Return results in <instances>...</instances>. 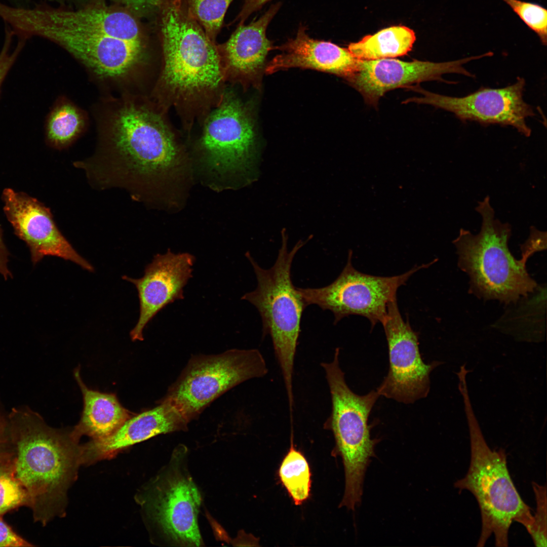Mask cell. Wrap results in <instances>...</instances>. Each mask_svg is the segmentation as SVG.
<instances>
[{
  "label": "cell",
  "mask_w": 547,
  "mask_h": 547,
  "mask_svg": "<svg viewBox=\"0 0 547 547\" xmlns=\"http://www.w3.org/2000/svg\"><path fill=\"white\" fill-rule=\"evenodd\" d=\"M524 23L538 36L543 46L547 44V10L539 4L521 0H502Z\"/></svg>",
  "instance_id": "cell-28"
},
{
  "label": "cell",
  "mask_w": 547,
  "mask_h": 547,
  "mask_svg": "<svg viewBox=\"0 0 547 547\" xmlns=\"http://www.w3.org/2000/svg\"><path fill=\"white\" fill-rule=\"evenodd\" d=\"M111 152L101 160L80 162L94 185L117 186L132 193L140 184L165 174L178 164L173 135L157 113L141 105L121 108L114 119Z\"/></svg>",
  "instance_id": "cell-2"
},
{
  "label": "cell",
  "mask_w": 547,
  "mask_h": 547,
  "mask_svg": "<svg viewBox=\"0 0 547 547\" xmlns=\"http://www.w3.org/2000/svg\"><path fill=\"white\" fill-rule=\"evenodd\" d=\"M525 81L518 77L512 85L501 88H481L462 97L441 95L417 86L408 88L420 93L419 97L409 98L413 102L429 104L453 113L463 122L511 126L526 137L531 134L527 119L535 115L532 106L524 99Z\"/></svg>",
  "instance_id": "cell-13"
},
{
  "label": "cell",
  "mask_w": 547,
  "mask_h": 547,
  "mask_svg": "<svg viewBox=\"0 0 547 547\" xmlns=\"http://www.w3.org/2000/svg\"><path fill=\"white\" fill-rule=\"evenodd\" d=\"M536 503V512L533 521L526 530L530 535L534 545L546 547V487L532 483Z\"/></svg>",
  "instance_id": "cell-29"
},
{
  "label": "cell",
  "mask_w": 547,
  "mask_h": 547,
  "mask_svg": "<svg viewBox=\"0 0 547 547\" xmlns=\"http://www.w3.org/2000/svg\"><path fill=\"white\" fill-rule=\"evenodd\" d=\"M267 373L265 360L257 349H232L218 355L194 356L163 399L189 422L226 391Z\"/></svg>",
  "instance_id": "cell-9"
},
{
  "label": "cell",
  "mask_w": 547,
  "mask_h": 547,
  "mask_svg": "<svg viewBox=\"0 0 547 547\" xmlns=\"http://www.w3.org/2000/svg\"><path fill=\"white\" fill-rule=\"evenodd\" d=\"M4 211L15 235L29 248L35 265L45 256H52L74 262L93 271L94 267L72 247L60 231L50 209L36 199L10 188L2 194Z\"/></svg>",
  "instance_id": "cell-16"
},
{
  "label": "cell",
  "mask_w": 547,
  "mask_h": 547,
  "mask_svg": "<svg viewBox=\"0 0 547 547\" xmlns=\"http://www.w3.org/2000/svg\"><path fill=\"white\" fill-rule=\"evenodd\" d=\"M163 84L174 96L187 97L216 90L223 78L217 49L203 29L178 6L162 19Z\"/></svg>",
  "instance_id": "cell-8"
},
{
  "label": "cell",
  "mask_w": 547,
  "mask_h": 547,
  "mask_svg": "<svg viewBox=\"0 0 547 547\" xmlns=\"http://www.w3.org/2000/svg\"><path fill=\"white\" fill-rule=\"evenodd\" d=\"M270 0H245L244 6L239 15L242 22L254 12L260 9Z\"/></svg>",
  "instance_id": "cell-33"
},
{
  "label": "cell",
  "mask_w": 547,
  "mask_h": 547,
  "mask_svg": "<svg viewBox=\"0 0 547 547\" xmlns=\"http://www.w3.org/2000/svg\"><path fill=\"white\" fill-rule=\"evenodd\" d=\"M280 6L279 3L273 5L258 20L241 25L224 45L228 71L244 85L257 89L261 86L266 57L273 49L266 31Z\"/></svg>",
  "instance_id": "cell-21"
},
{
  "label": "cell",
  "mask_w": 547,
  "mask_h": 547,
  "mask_svg": "<svg viewBox=\"0 0 547 547\" xmlns=\"http://www.w3.org/2000/svg\"><path fill=\"white\" fill-rule=\"evenodd\" d=\"M2 19L20 38L43 37L52 31L99 34L126 41L142 43L135 19L124 11L92 7L76 11L38 6L22 8L6 6Z\"/></svg>",
  "instance_id": "cell-11"
},
{
  "label": "cell",
  "mask_w": 547,
  "mask_h": 547,
  "mask_svg": "<svg viewBox=\"0 0 547 547\" xmlns=\"http://www.w3.org/2000/svg\"><path fill=\"white\" fill-rule=\"evenodd\" d=\"M278 476L295 505H300L309 497L311 473L309 463L295 447L291 433L290 448L280 464Z\"/></svg>",
  "instance_id": "cell-24"
},
{
  "label": "cell",
  "mask_w": 547,
  "mask_h": 547,
  "mask_svg": "<svg viewBox=\"0 0 547 547\" xmlns=\"http://www.w3.org/2000/svg\"><path fill=\"white\" fill-rule=\"evenodd\" d=\"M339 353L337 348L333 361L321 364L332 403L331 413L324 427L333 434L335 445L332 453L341 457L344 467V492L339 506L354 511L361 501L366 471L375 456L378 441L371 438L368 418L380 395L376 389L359 396L349 388L339 365Z\"/></svg>",
  "instance_id": "cell-6"
},
{
  "label": "cell",
  "mask_w": 547,
  "mask_h": 547,
  "mask_svg": "<svg viewBox=\"0 0 547 547\" xmlns=\"http://www.w3.org/2000/svg\"><path fill=\"white\" fill-rule=\"evenodd\" d=\"M9 252L4 242L3 230L0 227V274L6 280L12 278V275L8 267Z\"/></svg>",
  "instance_id": "cell-32"
},
{
  "label": "cell",
  "mask_w": 547,
  "mask_h": 547,
  "mask_svg": "<svg viewBox=\"0 0 547 547\" xmlns=\"http://www.w3.org/2000/svg\"><path fill=\"white\" fill-rule=\"evenodd\" d=\"M351 258L350 251L343 269L330 285L317 288L297 287L306 306L316 304L323 310L332 311L334 324L352 315L368 319L372 328L377 323H382L389 303L397 298L398 288L414 273L430 265L416 266L398 276L380 277L357 270L352 264Z\"/></svg>",
  "instance_id": "cell-10"
},
{
  "label": "cell",
  "mask_w": 547,
  "mask_h": 547,
  "mask_svg": "<svg viewBox=\"0 0 547 547\" xmlns=\"http://www.w3.org/2000/svg\"><path fill=\"white\" fill-rule=\"evenodd\" d=\"M74 375L84 400L81 419L72 429L77 439L83 435L92 440L108 437L134 414L120 404L115 394L89 388L81 377L79 368L75 369Z\"/></svg>",
  "instance_id": "cell-22"
},
{
  "label": "cell",
  "mask_w": 547,
  "mask_h": 547,
  "mask_svg": "<svg viewBox=\"0 0 547 547\" xmlns=\"http://www.w3.org/2000/svg\"><path fill=\"white\" fill-rule=\"evenodd\" d=\"M490 56L491 53L488 52L442 62H406L393 58L359 60L356 71L347 81L360 93L368 104L376 106L379 98L386 92L396 88H407L414 83L431 81L456 83L443 79L442 76L446 74L475 77L464 64Z\"/></svg>",
  "instance_id": "cell-15"
},
{
  "label": "cell",
  "mask_w": 547,
  "mask_h": 547,
  "mask_svg": "<svg viewBox=\"0 0 547 547\" xmlns=\"http://www.w3.org/2000/svg\"><path fill=\"white\" fill-rule=\"evenodd\" d=\"M207 164L219 173L248 169L254 159L256 135L251 115L229 96L209 117L201 141Z\"/></svg>",
  "instance_id": "cell-14"
},
{
  "label": "cell",
  "mask_w": 547,
  "mask_h": 547,
  "mask_svg": "<svg viewBox=\"0 0 547 547\" xmlns=\"http://www.w3.org/2000/svg\"><path fill=\"white\" fill-rule=\"evenodd\" d=\"M187 452L176 448L136 498L156 536L168 545H204L198 521L202 498L186 466Z\"/></svg>",
  "instance_id": "cell-7"
},
{
  "label": "cell",
  "mask_w": 547,
  "mask_h": 547,
  "mask_svg": "<svg viewBox=\"0 0 547 547\" xmlns=\"http://www.w3.org/2000/svg\"><path fill=\"white\" fill-rule=\"evenodd\" d=\"M482 218L480 232L473 235L461 228L454 240L458 266L469 276L472 291L485 299L498 300L506 304L516 302L537 287L526 267L528 258L536 249L525 243L522 258L517 260L509 249L512 228L495 217L489 196L475 208Z\"/></svg>",
  "instance_id": "cell-3"
},
{
  "label": "cell",
  "mask_w": 547,
  "mask_h": 547,
  "mask_svg": "<svg viewBox=\"0 0 547 547\" xmlns=\"http://www.w3.org/2000/svg\"><path fill=\"white\" fill-rule=\"evenodd\" d=\"M127 4L136 8H144L155 5L159 0H123Z\"/></svg>",
  "instance_id": "cell-34"
},
{
  "label": "cell",
  "mask_w": 547,
  "mask_h": 547,
  "mask_svg": "<svg viewBox=\"0 0 547 547\" xmlns=\"http://www.w3.org/2000/svg\"><path fill=\"white\" fill-rule=\"evenodd\" d=\"M32 545L16 534L0 517V546H31Z\"/></svg>",
  "instance_id": "cell-31"
},
{
  "label": "cell",
  "mask_w": 547,
  "mask_h": 547,
  "mask_svg": "<svg viewBox=\"0 0 547 547\" xmlns=\"http://www.w3.org/2000/svg\"><path fill=\"white\" fill-rule=\"evenodd\" d=\"M277 49L281 53L266 65L267 74L300 68L330 73L347 81L356 71L359 61L347 49L311 38L303 26L294 38Z\"/></svg>",
  "instance_id": "cell-20"
},
{
  "label": "cell",
  "mask_w": 547,
  "mask_h": 547,
  "mask_svg": "<svg viewBox=\"0 0 547 547\" xmlns=\"http://www.w3.org/2000/svg\"><path fill=\"white\" fill-rule=\"evenodd\" d=\"M287 236L283 231L282 243L277 260L268 269L262 268L249 252L246 256L255 274V290L242 299L254 305L262 323L263 336L271 338L276 357L281 369L288 403H294L293 374L294 358L300 333L302 312L306 307L293 284L291 269L294 257L304 242L299 241L289 251Z\"/></svg>",
  "instance_id": "cell-5"
},
{
  "label": "cell",
  "mask_w": 547,
  "mask_h": 547,
  "mask_svg": "<svg viewBox=\"0 0 547 547\" xmlns=\"http://www.w3.org/2000/svg\"><path fill=\"white\" fill-rule=\"evenodd\" d=\"M233 0H189L190 10L212 40L219 31L226 10Z\"/></svg>",
  "instance_id": "cell-27"
},
{
  "label": "cell",
  "mask_w": 547,
  "mask_h": 547,
  "mask_svg": "<svg viewBox=\"0 0 547 547\" xmlns=\"http://www.w3.org/2000/svg\"><path fill=\"white\" fill-rule=\"evenodd\" d=\"M189 422L172 404L163 399L155 407L134 414L108 437L83 445V461L111 458L125 448L162 434L186 431Z\"/></svg>",
  "instance_id": "cell-19"
},
{
  "label": "cell",
  "mask_w": 547,
  "mask_h": 547,
  "mask_svg": "<svg viewBox=\"0 0 547 547\" xmlns=\"http://www.w3.org/2000/svg\"><path fill=\"white\" fill-rule=\"evenodd\" d=\"M13 35L12 31H10L8 29L7 30L5 42L0 53V93L2 84L6 75L25 44V40L20 39L16 48L13 52L10 54V47Z\"/></svg>",
  "instance_id": "cell-30"
},
{
  "label": "cell",
  "mask_w": 547,
  "mask_h": 547,
  "mask_svg": "<svg viewBox=\"0 0 547 547\" xmlns=\"http://www.w3.org/2000/svg\"><path fill=\"white\" fill-rule=\"evenodd\" d=\"M194 261L188 253L168 250L154 256L141 278L122 277L135 286L139 299V317L130 332L133 341L143 340V330L153 317L168 304L184 298L183 288L192 277Z\"/></svg>",
  "instance_id": "cell-17"
},
{
  "label": "cell",
  "mask_w": 547,
  "mask_h": 547,
  "mask_svg": "<svg viewBox=\"0 0 547 547\" xmlns=\"http://www.w3.org/2000/svg\"><path fill=\"white\" fill-rule=\"evenodd\" d=\"M461 395L470 432L471 461L465 476L454 486L470 491L478 503L482 526L477 546H484L493 534L496 546H507L512 522H518L527 529L533 521V515L512 481L505 450H492L489 447L474 412L468 392L463 390Z\"/></svg>",
  "instance_id": "cell-4"
},
{
  "label": "cell",
  "mask_w": 547,
  "mask_h": 547,
  "mask_svg": "<svg viewBox=\"0 0 547 547\" xmlns=\"http://www.w3.org/2000/svg\"><path fill=\"white\" fill-rule=\"evenodd\" d=\"M27 503L26 493L14 474L12 454L0 453V517Z\"/></svg>",
  "instance_id": "cell-26"
},
{
  "label": "cell",
  "mask_w": 547,
  "mask_h": 547,
  "mask_svg": "<svg viewBox=\"0 0 547 547\" xmlns=\"http://www.w3.org/2000/svg\"><path fill=\"white\" fill-rule=\"evenodd\" d=\"M415 41L412 29L404 26H395L365 36L360 41L350 44L347 49L359 60L394 58L406 55Z\"/></svg>",
  "instance_id": "cell-23"
},
{
  "label": "cell",
  "mask_w": 547,
  "mask_h": 547,
  "mask_svg": "<svg viewBox=\"0 0 547 547\" xmlns=\"http://www.w3.org/2000/svg\"><path fill=\"white\" fill-rule=\"evenodd\" d=\"M84 120L79 111L69 104L54 108L46 124V139L53 147L60 148L69 144L81 131Z\"/></svg>",
  "instance_id": "cell-25"
},
{
  "label": "cell",
  "mask_w": 547,
  "mask_h": 547,
  "mask_svg": "<svg viewBox=\"0 0 547 547\" xmlns=\"http://www.w3.org/2000/svg\"><path fill=\"white\" fill-rule=\"evenodd\" d=\"M389 355L388 372L376 389L380 396L405 404L425 398L430 389L429 375L442 362L425 364L419 349L418 334L400 314L397 298L390 301L381 323Z\"/></svg>",
  "instance_id": "cell-12"
},
{
  "label": "cell",
  "mask_w": 547,
  "mask_h": 547,
  "mask_svg": "<svg viewBox=\"0 0 547 547\" xmlns=\"http://www.w3.org/2000/svg\"><path fill=\"white\" fill-rule=\"evenodd\" d=\"M43 37L60 45L105 77L126 75L138 64L142 55V43L103 35L52 31Z\"/></svg>",
  "instance_id": "cell-18"
},
{
  "label": "cell",
  "mask_w": 547,
  "mask_h": 547,
  "mask_svg": "<svg viewBox=\"0 0 547 547\" xmlns=\"http://www.w3.org/2000/svg\"><path fill=\"white\" fill-rule=\"evenodd\" d=\"M10 418L14 474L34 520L45 525L65 514L67 491L83 464V445L72 429L53 428L28 409L13 410Z\"/></svg>",
  "instance_id": "cell-1"
},
{
  "label": "cell",
  "mask_w": 547,
  "mask_h": 547,
  "mask_svg": "<svg viewBox=\"0 0 547 547\" xmlns=\"http://www.w3.org/2000/svg\"><path fill=\"white\" fill-rule=\"evenodd\" d=\"M4 431H5L4 424L3 421H2V419H1V418L0 417V444H1L2 443H4L5 441V438H4Z\"/></svg>",
  "instance_id": "cell-35"
}]
</instances>
